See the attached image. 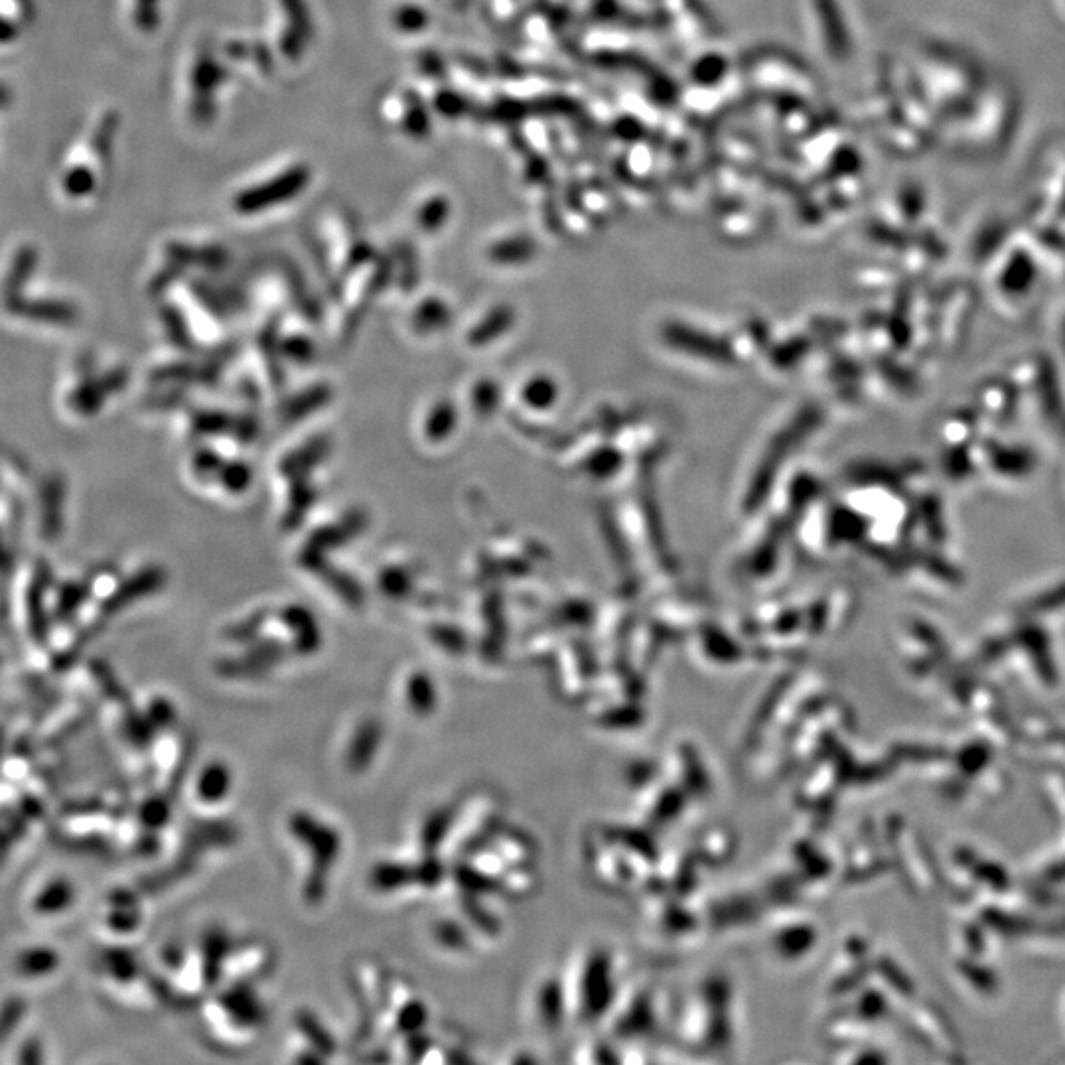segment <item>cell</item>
<instances>
[{
	"label": "cell",
	"instance_id": "6da1fadb",
	"mask_svg": "<svg viewBox=\"0 0 1065 1065\" xmlns=\"http://www.w3.org/2000/svg\"><path fill=\"white\" fill-rule=\"evenodd\" d=\"M918 83L941 127L957 117L985 87L991 73L959 44L927 40L918 48Z\"/></svg>",
	"mask_w": 1065,
	"mask_h": 1065
},
{
	"label": "cell",
	"instance_id": "7a4b0ae2",
	"mask_svg": "<svg viewBox=\"0 0 1065 1065\" xmlns=\"http://www.w3.org/2000/svg\"><path fill=\"white\" fill-rule=\"evenodd\" d=\"M1020 117V99L1014 85L991 75L979 95L941 127L939 141L967 154H993L1010 141Z\"/></svg>",
	"mask_w": 1065,
	"mask_h": 1065
},
{
	"label": "cell",
	"instance_id": "3957f363",
	"mask_svg": "<svg viewBox=\"0 0 1065 1065\" xmlns=\"http://www.w3.org/2000/svg\"><path fill=\"white\" fill-rule=\"evenodd\" d=\"M1032 217L1038 227L1054 225L1065 210V148L1042 164V172L1036 178V184L1030 194Z\"/></svg>",
	"mask_w": 1065,
	"mask_h": 1065
},
{
	"label": "cell",
	"instance_id": "277c9868",
	"mask_svg": "<svg viewBox=\"0 0 1065 1065\" xmlns=\"http://www.w3.org/2000/svg\"><path fill=\"white\" fill-rule=\"evenodd\" d=\"M227 780H229V778H227V772H225L219 764H215L213 768H210V770L202 776V781H200V795H202L204 799H210V801L221 799V795H223V793L227 791V787H229Z\"/></svg>",
	"mask_w": 1065,
	"mask_h": 1065
},
{
	"label": "cell",
	"instance_id": "5b68a950",
	"mask_svg": "<svg viewBox=\"0 0 1065 1065\" xmlns=\"http://www.w3.org/2000/svg\"><path fill=\"white\" fill-rule=\"evenodd\" d=\"M14 34H16V24L10 18L6 20L4 16H0V44L10 42L14 38Z\"/></svg>",
	"mask_w": 1065,
	"mask_h": 1065
},
{
	"label": "cell",
	"instance_id": "8992f818",
	"mask_svg": "<svg viewBox=\"0 0 1065 1065\" xmlns=\"http://www.w3.org/2000/svg\"><path fill=\"white\" fill-rule=\"evenodd\" d=\"M8 101H10V91L4 85H0V107L8 105Z\"/></svg>",
	"mask_w": 1065,
	"mask_h": 1065
},
{
	"label": "cell",
	"instance_id": "52a82bcc",
	"mask_svg": "<svg viewBox=\"0 0 1065 1065\" xmlns=\"http://www.w3.org/2000/svg\"><path fill=\"white\" fill-rule=\"evenodd\" d=\"M1056 2H1058V6H1060V10H1062V14L1065 16V0H1056Z\"/></svg>",
	"mask_w": 1065,
	"mask_h": 1065
}]
</instances>
